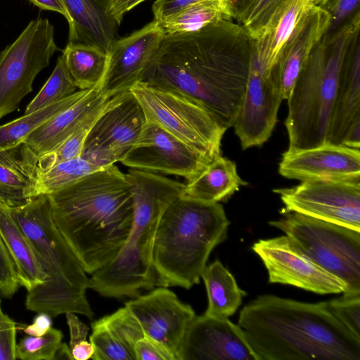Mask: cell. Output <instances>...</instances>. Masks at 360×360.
I'll use <instances>...</instances> for the list:
<instances>
[{
  "mask_svg": "<svg viewBox=\"0 0 360 360\" xmlns=\"http://www.w3.org/2000/svg\"><path fill=\"white\" fill-rule=\"evenodd\" d=\"M165 34L160 25L153 20L129 36L115 39L107 53L101 91L115 95L141 82Z\"/></svg>",
  "mask_w": 360,
  "mask_h": 360,
  "instance_id": "16",
  "label": "cell"
},
{
  "mask_svg": "<svg viewBox=\"0 0 360 360\" xmlns=\"http://www.w3.org/2000/svg\"><path fill=\"white\" fill-rule=\"evenodd\" d=\"M69 24L67 44L94 47L107 54L118 38L110 0H61Z\"/></svg>",
  "mask_w": 360,
  "mask_h": 360,
  "instance_id": "20",
  "label": "cell"
},
{
  "mask_svg": "<svg viewBox=\"0 0 360 360\" xmlns=\"http://www.w3.org/2000/svg\"><path fill=\"white\" fill-rule=\"evenodd\" d=\"M269 224L283 231L319 266L347 285L345 294H360V231L295 212Z\"/></svg>",
  "mask_w": 360,
  "mask_h": 360,
  "instance_id": "8",
  "label": "cell"
},
{
  "mask_svg": "<svg viewBox=\"0 0 360 360\" xmlns=\"http://www.w3.org/2000/svg\"><path fill=\"white\" fill-rule=\"evenodd\" d=\"M134 354L136 360H177L163 345L146 335L135 343Z\"/></svg>",
  "mask_w": 360,
  "mask_h": 360,
  "instance_id": "40",
  "label": "cell"
},
{
  "mask_svg": "<svg viewBox=\"0 0 360 360\" xmlns=\"http://www.w3.org/2000/svg\"><path fill=\"white\" fill-rule=\"evenodd\" d=\"M105 94L100 87L90 89L75 103L34 130L24 143L38 157L53 150L75 131Z\"/></svg>",
  "mask_w": 360,
  "mask_h": 360,
  "instance_id": "23",
  "label": "cell"
},
{
  "mask_svg": "<svg viewBox=\"0 0 360 360\" xmlns=\"http://www.w3.org/2000/svg\"><path fill=\"white\" fill-rule=\"evenodd\" d=\"M144 1L146 0H110V13L120 25L123 16Z\"/></svg>",
  "mask_w": 360,
  "mask_h": 360,
  "instance_id": "45",
  "label": "cell"
},
{
  "mask_svg": "<svg viewBox=\"0 0 360 360\" xmlns=\"http://www.w3.org/2000/svg\"><path fill=\"white\" fill-rule=\"evenodd\" d=\"M134 205L128 238L116 257L93 273L90 288L108 297H137L156 285L153 250L162 214L181 195L185 184L153 172L130 169L125 174Z\"/></svg>",
  "mask_w": 360,
  "mask_h": 360,
  "instance_id": "4",
  "label": "cell"
},
{
  "mask_svg": "<svg viewBox=\"0 0 360 360\" xmlns=\"http://www.w3.org/2000/svg\"><path fill=\"white\" fill-rule=\"evenodd\" d=\"M252 250L262 261L271 283L291 285L321 295L346 290L344 281L311 260L286 235L260 239Z\"/></svg>",
  "mask_w": 360,
  "mask_h": 360,
  "instance_id": "13",
  "label": "cell"
},
{
  "mask_svg": "<svg viewBox=\"0 0 360 360\" xmlns=\"http://www.w3.org/2000/svg\"><path fill=\"white\" fill-rule=\"evenodd\" d=\"M125 307L139 322L146 336L167 347L179 360L185 333L195 316L193 308L181 302L166 287L137 296Z\"/></svg>",
  "mask_w": 360,
  "mask_h": 360,
  "instance_id": "15",
  "label": "cell"
},
{
  "mask_svg": "<svg viewBox=\"0 0 360 360\" xmlns=\"http://www.w3.org/2000/svg\"><path fill=\"white\" fill-rule=\"evenodd\" d=\"M58 49L53 26L48 18L38 17L0 53V119L18 108Z\"/></svg>",
  "mask_w": 360,
  "mask_h": 360,
  "instance_id": "10",
  "label": "cell"
},
{
  "mask_svg": "<svg viewBox=\"0 0 360 360\" xmlns=\"http://www.w3.org/2000/svg\"><path fill=\"white\" fill-rule=\"evenodd\" d=\"M6 316V314H4L1 309V300H0V323L1 322V321L4 319V317Z\"/></svg>",
  "mask_w": 360,
  "mask_h": 360,
  "instance_id": "50",
  "label": "cell"
},
{
  "mask_svg": "<svg viewBox=\"0 0 360 360\" xmlns=\"http://www.w3.org/2000/svg\"><path fill=\"white\" fill-rule=\"evenodd\" d=\"M9 210L31 243L46 275L40 285L27 291L26 308L51 317L72 312L94 316L86 297L90 278L58 230L47 194H39Z\"/></svg>",
  "mask_w": 360,
  "mask_h": 360,
  "instance_id": "5",
  "label": "cell"
},
{
  "mask_svg": "<svg viewBox=\"0 0 360 360\" xmlns=\"http://www.w3.org/2000/svg\"><path fill=\"white\" fill-rule=\"evenodd\" d=\"M233 13L234 20H238L252 0H229Z\"/></svg>",
  "mask_w": 360,
  "mask_h": 360,
  "instance_id": "47",
  "label": "cell"
},
{
  "mask_svg": "<svg viewBox=\"0 0 360 360\" xmlns=\"http://www.w3.org/2000/svg\"><path fill=\"white\" fill-rule=\"evenodd\" d=\"M179 360H259L242 329L229 318L196 316L190 323Z\"/></svg>",
  "mask_w": 360,
  "mask_h": 360,
  "instance_id": "17",
  "label": "cell"
},
{
  "mask_svg": "<svg viewBox=\"0 0 360 360\" xmlns=\"http://www.w3.org/2000/svg\"><path fill=\"white\" fill-rule=\"evenodd\" d=\"M0 238L15 265L20 285L30 291L44 283L46 277L31 243L12 216L8 206L1 201Z\"/></svg>",
  "mask_w": 360,
  "mask_h": 360,
  "instance_id": "24",
  "label": "cell"
},
{
  "mask_svg": "<svg viewBox=\"0 0 360 360\" xmlns=\"http://www.w3.org/2000/svg\"><path fill=\"white\" fill-rule=\"evenodd\" d=\"M32 4L42 10L51 11L67 16L61 0H29Z\"/></svg>",
  "mask_w": 360,
  "mask_h": 360,
  "instance_id": "46",
  "label": "cell"
},
{
  "mask_svg": "<svg viewBox=\"0 0 360 360\" xmlns=\"http://www.w3.org/2000/svg\"><path fill=\"white\" fill-rule=\"evenodd\" d=\"M278 172L301 181H360V151L328 142L307 149L288 150L282 155Z\"/></svg>",
  "mask_w": 360,
  "mask_h": 360,
  "instance_id": "18",
  "label": "cell"
},
{
  "mask_svg": "<svg viewBox=\"0 0 360 360\" xmlns=\"http://www.w3.org/2000/svg\"><path fill=\"white\" fill-rule=\"evenodd\" d=\"M230 221L219 202L179 196L160 219L153 250L159 287L191 288L199 283L213 249L227 238Z\"/></svg>",
  "mask_w": 360,
  "mask_h": 360,
  "instance_id": "6",
  "label": "cell"
},
{
  "mask_svg": "<svg viewBox=\"0 0 360 360\" xmlns=\"http://www.w3.org/2000/svg\"><path fill=\"white\" fill-rule=\"evenodd\" d=\"M314 0H290L273 17L261 35L253 40L259 63L271 68L296 25L311 8Z\"/></svg>",
  "mask_w": 360,
  "mask_h": 360,
  "instance_id": "26",
  "label": "cell"
},
{
  "mask_svg": "<svg viewBox=\"0 0 360 360\" xmlns=\"http://www.w3.org/2000/svg\"><path fill=\"white\" fill-rule=\"evenodd\" d=\"M360 121V44L351 47L342 65L326 142L342 145L350 127Z\"/></svg>",
  "mask_w": 360,
  "mask_h": 360,
  "instance_id": "22",
  "label": "cell"
},
{
  "mask_svg": "<svg viewBox=\"0 0 360 360\" xmlns=\"http://www.w3.org/2000/svg\"><path fill=\"white\" fill-rule=\"evenodd\" d=\"M62 56L77 89L101 88L108 63L105 53L94 47L67 44Z\"/></svg>",
  "mask_w": 360,
  "mask_h": 360,
  "instance_id": "29",
  "label": "cell"
},
{
  "mask_svg": "<svg viewBox=\"0 0 360 360\" xmlns=\"http://www.w3.org/2000/svg\"><path fill=\"white\" fill-rule=\"evenodd\" d=\"M103 168L82 156L60 162L39 172V193L49 194L59 191Z\"/></svg>",
  "mask_w": 360,
  "mask_h": 360,
  "instance_id": "32",
  "label": "cell"
},
{
  "mask_svg": "<svg viewBox=\"0 0 360 360\" xmlns=\"http://www.w3.org/2000/svg\"><path fill=\"white\" fill-rule=\"evenodd\" d=\"M77 89L61 55L58 58L56 67L48 80L27 106L25 114L64 99L75 93Z\"/></svg>",
  "mask_w": 360,
  "mask_h": 360,
  "instance_id": "34",
  "label": "cell"
},
{
  "mask_svg": "<svg viewBox=\"0 0 360 360\" xmlns=\"http://www.w3.org/2000/svg\"><path fill=\"white\" fill-rule=\"evenodd\" d=\"M146 122L143 110L130 90L115 94L91 127L80 156L103 167L121 162Z\"/></svg>",
  "mask_w": 360,
  "mask_h": 360,
  "instance_id": "11",
  "label": "cell"
},
{
  "mask_svg": "<svg viewBox=\"0 0 360 360\" xmlns=\"http://www.w3.org/2000/svg\"><path fill=\"white\" fill-rule=\"evenodd\" d=\"M39 157L25 143L0 150V201L25 204L39 193Z\"/></svg>",
  "mask_w": 360,
  "mask_h": 360,
  "instance_id": "21",
  "label": "cell"
},
{
  "mask_svg": "<svg viewBox=\"0 0 360 360\" xmlns=\"http://www.w3.org/2000/svg\"><path fill=\"white\" fill-rule=\"evenodd\" d=\"M212 161L161 127L147 122L121 162L131 169L172 174L190 180Z\"/></svg>",
  "mask_w": 360,
  "mask_h": 360,
  "instance_id": "14",
  "label": "cell"
},
{
  "mask_svg": "<svg viewBox=\"0 0 360 360\" xmlns=\"http://www.w3.org/2000/svg\"><path fill=\"white\" fill-rule=\"evenodd\" d=\"M295 212L360 231V181H304L299 185L274 189Z\"/></svg>",
  "mask_w": 360,
  "mask_h": 360,
  "instance_id": "12",
  "label": "cell"
},
{
  "mask_svg": "<svg viewBox=\"0 0 360 360\" xmlns=\"http://www.w3.org/2000/svg\"><path fill=\"white\" fill-rule=\"evenodd\" d=\"M89 342L94 348L91 359L136 360L134 353L124 344L105 317L91 323Z\"/></svg>",
  "mask_w": 360,
  "mask_h": 360,
  "instance_id": "33",
  "label": "cell"
},
{
  "mask_svg": "<svg viewBox=\"0 0 360 360\" xmlns=\"http://www.w3.org/2000/svg\"><path fill=\"white\" fill-rule=\"evenodd\" d=\"M47 195L53 221L86 273L116 257L129 234L134 205L125 174L115 164Z\"/></svg>",
  "mask_w": 360,
  "mask_h": 360,
  "instance_id": "2",
  "label": "cell"
},
{
  "mask_svg": "<svg viewBox=\"0 0 360 360\" xmlns=\"http://www.w3.org/2000/svg\"><path fill=\"white\" fill-rule=\"evenodd\" d=\"M238 325L259 360H360V338L327 302L260 295L242 309Z\"/></svg>",
  "mask_w": 360,
  "mask_h": 360,
  "instance_id": "3",
  "label": "cell"
},
{
  "mask_svg": "<svg viewBox=\"0 0 360 360\" xmlns=\"http://www.w3.org/2000/svg\"><path fill=\"white\" fill-rule=\"evenodd\" d=\"M339 0H314V3L328 12H330L336 5Z\"/></svg>",
  "mask_w": 360,
  "mask_h": 360,
  "instance_id": "49",
  "label": "cell"
},
{
  "mask_svg": "<svg viewBox=\"0 0 360 360\" xmlns=\"http://www.w3.org/2000/svg\"><path fill=\"white\" fill-rule=\"evenodd\" d=\"M290 0H252L237 22L255 40L263 32L276 13Z\"/></svg>",
  "mask_w": 360,
  "mask_h": 360,
  "instance_id": "35",
  "label": "cell"
},
{
  "mask_svg": "<svg viewBox=\"0 0 360 360\" xmlns=\"http://www.w3.org/2000/svg\"><path fill=\"white\" fill-rule=\"evenodd\" d=\"M200 0H156L152 6L154 20L161 22Z\"/></svg>",
  "mask_w": 360,
  "mask_h": 360,
  "instance_id": "43",
  "label": "cell"
},
{
  "mask_svg": "<svg viewBox=\"0 0 360 360\" xmlns=\"http://www.w3.org/2000/svg\"><path fill=\"white\" fill-rule=\"evenodd\" d=\"M146 121L163 129L212 160L221 155L226 128L202 105L174 91L139 82L129 89Z\"/></svg>",
  "mask_w": 360,
  "mask_h": 360,
  "instance_id": "9",
  "label": "cell"
},
{
  "mask_svg": "<svg viewBox=\"0 0 360 360\" xmlns=\"http://www.w3.org/2000/svg\"><path fill=\"white\" fill-rule=\"evenodd\" d=\"M113 96L105 94L72 134L56 148L39 157L38 167L40 172L49 169L60 162L81 155L91 127L110 103Z\"/></svg>",
  "mask_w": 360,
  "mask_h": 360,
  "instance_id": "31",
  "label": "cell"
},
{
  "mask_svg": "<svg viewBox=\"0 0 360 360\" xmlns=\"http://www.w3.org/2000/svg\"><path fill=\"white\" fill-rule=\"evenodd\" d=\"M360 11L337 30L326 32L312 49L288 98L285 121L288 150L326 142L339 79L345 58L359 39Z\"/></svg>",
  "mask_w": 360,
  "mask_h": 360,
  "instance_id": "7",
  "label": "cell"
},
{
  "mask_svg": "<svg viewBox=\"0 0 360 360\" xmlns=\"http://www.w3.org/2000/svg\"><path fill=\"white\" fill-rule=\"evenodd\" d=\"M360 0H339L334 8L328 12L330 24L326 32H333L349 20L359 10Z\"/></svg>",
  "mask_w": 360,
  "mask_h": 360,
  "instance_id": "42",
  "label": "cell"
},
{
  "mask_svg": "<svg viewBox=\"0 0 360 360\" xmlns=\"http://www.w3.org/2000/svg\"><path fill=\"white\" fill-rule=\"evenodd\" d=\"M72 359L70 348L65 343H61L58 349L54 359Z\"/></svg>",
  "mask_w": 360,
  "mask_h": 360,
  "instance_id": "48",
  "label": "cell"
},
{
  "mask_svg": "<svg viewBox=\"0 0 360 360\" xmlns=\"http://www.w3.org/2000/svg\"><path fill=\"white\" fill-rule=\"evenodd\" d=\"M252 46L253 39L233 20L165 34L141 82L191 98L228 129L240 110Z\"/></svg>",
  "mask_w": 360,
  "mask_h": 360,
  "instance_id": "1",
  "label": "cell"
},
{
  "mask_svg": "<svg viewBox=\"0 0 360 360\" xmlns=\"http://www.w3.org/2000/svg\"><path fill=\"white\" fill-rule=\"evenodd\" d=\"M201 278L208 298L205 314L217 318H229L233 315L247 293L239 288L233 274L216 259L205 266Z\"/></svg>",
  "mask_w": 360,
  "mask_h": 360,
  "instance_id": "27",
  "label": "cell"
},
{
  "mask_svg": "<svg viewBox=\"0 0 360 360\" xmlns=\"http://www.w3.org/2000/svg\"><path fill=\"white\" fill-rule=\"evenodd\" d=\"M62 339V332L53 328L41 336L27 335L17 343L16 359L53 360Z\"/></svg>",
  "mask_w": 360,
  "mask_h": 360,
  "instance_id": "36",
  "label": "cell"
},
{
  "mask_svg": "<svg viewBox=\"0 0 360 360\" xmlns=\"http://www.w3.org/2000/svg\"><path fill=\"white\" fill-rule=\"evenodd\" d=\"M329 310L352 333L360 338V294H345L327 302Z\"/></svg>",
  "mask_w": 360,
  "mask_h": 360,
  "instance_id": "37",
  "label": "cell"
},
{
  "mask_svg": "<svg viewBox=\"0 0 360 360\" xmlns=\"http://www.w3.org/2000/svg\"><path fill=\"white\" fill-rule=\"evenodd\" d=\"M67 324L70 330V350L75 360L91 359L94 348L90 342L86 341L88 327L82 322L75 313L65 314Z\"/></svg>",
  "mask_w": 360,
  "mask_h": 360,
  "instance_id": "38",
  "label": "cell"
},
{
  "mask_svg": "<svg viewBox=\"0 0 360 360\" xmlns=\"http://www.w3.org/2000/svg\"><path fill=\"white\" fill-rule=\"evenodd\" d=\"M51 326V316L44 312H38L33 322L26 326L23 331L27 335L39 337L46 333L52 328Z\"/></svg>",
  "mask_w": 360,
  "mask_h": 360,
  "instance_id": "44",
  "label": "cell"
},
{
  "mask_svg": "<svg viewBox=\"0 0 360 360\" xmlns=\"http://www.w3.org/2000/svg\"><path fill=\"white\" fill-rule=\"evenodd\" d=\"M17 326L7 315L0 323V360L16 359Z\"/></svg>",
  "mask_w": 360,
  "mask_h": 360,
  "instance_id": "41",
  "label": "cell"
},
{
  "mask_svg": "<svg viewBox=\"0 0 360 360\" xmlns=\"http://www.w3.org/2000/svg\"><path fill=\"white\" fill-rule=\"evenodd\" d=\"M20 285L15 265L0 238V294L11 298Z\"/></svg>",
  "mask_w": 360,
  "mask_h": 360,
  "instance_id": "39",
  "label": "cell"
},
{
  "mask_svg": "<svg viewBox=\"0 0 360 360\" xmlns=\"http://www.w3.org/2000/svg\"><path fill=\"white\" fill-rule=\"evenodd\" d=\"M248 185L238 175L236 163L221 155L211 162L198 175L187 180L181 196L193 200L219 202L226 201Z\"/></svg>",
  "mask_w": 360,
  "mask_h": 360,
  "instance_id": "25",
  "label": "cell"
},
{
  "mask_svg": "<svg viewBox=\"0 0 360 360\" xmlns=\"http://www.w3.org/2000/svg\"><path fill=\"white\" fill-rule=\"evenodd\" d=\"M89 90L77 91L64 99L32 112L25 114L20 118L0 126V150L11 148L23 143L34 130L58 112L75 103Z\"/></svg>",
  "mask_w": 360,
  "mask_h": 360,
  "instance_id": "30",
  "label": "cell"
},
{
  "mask_svg": "<svg viewBox=\"0 0 360 360\" xmlns=\"http://www.w3.org/2000/svg\"><path fill=\"white\" fill-rule=\"evenodd\" d=\"M330 19L327 11L314 6L301 18L283 46L274 64L283 99L289 98L310 53L326 32Z\"/></svg>",
  "mask_w": 360,
  "mask_h": 360,
  "instance_id": "19",
  "label": "cell"
},
{
  "mask_svg": "<svg viewBox=\"0 0 360 360\" xmlns=\"http://www.w3.org/2000/svg\"><path fill=\"white\" fill-rule=\"evenodd\" d=\"M224 20H234L229 0H200L158 22L165 34L192 32Z\"/></svg>",
  "mask_w": 360,
  "mask_h": 360,
  "instance_id": "28",
  "label": "cell"
}]
</instances>
